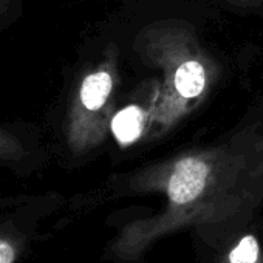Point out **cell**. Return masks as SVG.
Wrapping results in <instances>:
<instances>
[{"label":"cell","instance_id":"cell-7","mask_svg":"<svg viewBox=\"0 0 263 263\" xmlns=\"http://www.w3.org/2000/svg\"><path fill=\"white\" fill-rule=\"evenodd\" d=\"M258 257V245L254 237H245L240 245L231 252V263H255Z\"/></svg>","mask_w":263,"mask_h":263},{"label":"cell","instance_id":"cell-6","mask_svg":"<svg viewBox=\"0 0 263 263\" xmlns=\"http://www.w3.org/2000/svg\"><path fill=\"white\" fill-rule=\"evenodd\" d=\"M25 0H0V39L24 17Z\"/></svg>","mask_w":263,"mask_h":263},{"label":"cell","instance_id":"cell-4","mask_svg":"<svg viewBox=\"0 0 263 263\" xmlns=\"http://www.w3.org/2000/svg\"><path fill=\"white\" fill-rule=\"evenodd\" d=\"M143 130V113L138 107L130 105L118 111L111 121V132L118 143L130 144L134 143Z\"/></svg>","mask_w":263,"mask_h":263},{"label":"cell","instance_id":"cell-2","mask_svg":"<svg viewBox=\"0 0 263 263\" xmlns=\"http://www.w3.org/2000/svg\"><path fill=\"white\" fill-rule=\"evenodd\" d=\"M44 206L45 198L36 195L0 198V263H21L33 223Z\"/></svg>","mask_w":263,"mask_h":263},{"label":"cell","instance_id":"cell-3","mask_svg":"<svg viewBox=\"0 0 263 263\" xmlns=\"http://www.w3.org/2000/svg\"><path fill=\"white\" fill-rule=\"evenodd\" d=\"M209 166L197 157H189L175 164L167 184V195L175 204H187L203 192Z\"/></svg>","mask_w":263,"mask_h":263},{"label":"cell","instance_id":"cell-5","mask_svg":"<svg viewBox=\"0 0 263 263\" xmlns=\"http://www.w3.org/2000/svg\"><path fill=\"white\" fill-rule=\"evenodd\" d=\"M204 85H206V73L200 62L191 61L178 67L175 73V87L183 98L192 99L200 96V93L204 90Z\"/></svg>","mask_w":263,"mask_h":263},{"label":"cell","instance_id":"cell-1","mask_svg":"<svg viewBox=\"0 0 263 263\" xmlns=\"http://www.w3.org/2000/svg\"><path fill=\"white\" fill-rule=\"evenodd\" d=\"M50 154L44 127L24 118L0 116V169L28 178L47 166Z\"/></svg>","mask_w":263,"mask_h":263}]
</instances>
